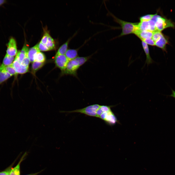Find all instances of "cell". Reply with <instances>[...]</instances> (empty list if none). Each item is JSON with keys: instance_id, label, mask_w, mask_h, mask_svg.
<instances>
[{"instance_id": "31", "label": "cell", "mask_w": 175, "mask_h": 175, "mask_svg": "<svg viewBox=\"0 0 175 175\" xmlns=\"http://www.w3.org/2000/svg\"><path fill=\"white\" fill-rule=\"evenodd\" d=\"M5 1L4 0H0V6L4 4Z\"/></svg>"}, {"instance_id": "24", "label": "cell", "mask_w": 175, "mask_h": 175, "mask_svg": "<svg viewBox=\"0 0 175 175\" xmlns=\"http://www.w3.org/2000/svg\"><path fill=\"white\" fill-rule=\"evenodd\" d=\"M163 35L161 32L157 31L153 32L152 39L155 42Z\"/></svg>"}, {"instance_id": "10", "label": "cell", "mask_w": 175, "mask_h": 175, "mask_svg": "<svg viewBox=\"0 0 175 175\" xmlns=\"http://www.w3.org/2000/svg\"><path fill=\"white\" fill-rule=\"evenodd\" d=\"M153 32L149 30L137 31H135L134 34L142 41L152 38Z\"/></svg>"}, {"instance_id": "9", "label": "cell", "mask_w": 175, "mask_h": 175, "mask_svg": "<svg viewBox=\"0 0 175 175\" xmlns=\"http://www.w3.org/2000/svg\"><path fill=\"white\" fill-rule=\"evenodd\" d=\"M77 33V32H76L72 36L70 37L65 43L60 46L55 56L60 55H65L68 50V45L70 41L76 36Z\"/></svg>"}, {"instance_id": "1", "label": "cell", "mask_w": 175, "mask_h": 175, "mask_svg": "<svg viewBox=\"0 0 175 175\" xmlns=\"http://www.w3.org/2000/svg\"><path fill=\"white\" fill-rule=\"evenodd\" d=\"M95 53L86 57L78 56L75 59L69 61L65 70L62 72V74L70 75L78 78L77 72L78 70L91 58Z\"/></svg>"}, {"instance_id": "26", "label": "cell", "mask_w": 175, "mask_h": 175, "mask_svg": "<svg viewBox=\"0 0 175 175\" xmlns=\"http://www.w3.org/2000/svg\"><path fill=\"white\" fill-rule=\"evenodd\" d=\"M30 62V61L28 58V55H26L21 64L27 67L28 68L29 64Z\"/></svg>"}, {"instance_id": "14", "label": "cell", "mask_w": 175, "mask_h": 175, "mask_svg": "<svg viewBox=\"0 0 175 175\" xmlns=\"http://www.w3.org/2000/svg\"><path fill=\"white\" fill-rule=\"evenodd\" d=\"M12 76L5 70L4 67L0 66V85Z\"/></svg>"}, {"instance_id": "11", "label": "cell", "mask_w": 175, "mask_h": 175, "mask_svg": "<svg viewBox=\"0 0 175 175\" xmlns=\"http://www.w3.org/2000/svg\"><path fill=\"white\" fill-rule=\"evenodd\" d=\"M82 46L81 45L76 49H69L67 50L65 55L69 61L73 60L78 56V51Z\"/></svg>"}, {"instance_id": "20", "label": "cell", "mask_w": 175, "mask_h": 175, "mask_svg": "<svg viewBox=\"0 0 175 175\" xmlns=\"http://www.w3.org/2000/svg\"><path fill=\"white\" fill-rule=\"evenodd\" d=\"M46 45L49 50H53L55 48L54 41L49 34L48 36L47 42Z\"/></svg>"}, {"instance_id": "23", "label": "cell", "mask_w": 175, "mask_h": 175, "mask_svg": "<svg viewBox=\"0 0 175 175\" xmlns=\"http://www.w3.org/2000/svg\"><path fill=\"white\" fill-rule=\"evenodd\" d=\"M154 14H147L142 16L140 18V22L148 21L151 20Z\"/></svg>"}, {"instance_id": "19", "label": "cell", "mask_w": 175, "mask_h": 175, "mask_svg": "<svg viewBox=\"0 0 175 175\" xmlns=\"http://www.w3.org/2000/svg\"><path fill=\"white\" fill-rule=\"evenodd\" d=\"M111 110L110 106L105 105H101L100 106L97 111V117L99 118V116L103 113Z\"/></svg>"}, {"instance_id": "6", "label": "cell", "mask_w": 175, "mask_h": 175, "mask_svg": "<svg viewBox=\"0 0 175 175\" xmlns=\"http://www.w3.org/2000/svg\"><path fill=\"white\" fill-rule=\"evenodd\" d=\"M55 62L57 67L60 69L62 72L65 70L69 61L65 55H61L55 56Z\"/></svg>"}, {"instance_id": "2", "label": "cell", "mask_w": 175, "mask_h": 175, "mask_svg": "<svg viewBox=\"0 0 175 175\" xmlns=\"http://www.w3.org/2000/svg\"><path fill=\"white\" fill-rule=\"evenodd\" d=\"M108 12V14L113 18L114 21L121 26L122 31L118 37L133 33L137 23H133L123 21L117 18L109 12Z\"/></svg>"}, {"instance_id": "7", "label": "cell", "mask_w": 175, "mask_h": 175, "mask_svg": "<svg viewBox=\"0 0 175 175\" xmlns=\"http://www.w3.org/2000/svg\"><path fill=\"white\" fill-rule=\"evenodd\" d=\"M7 46L6 54L13 57L17 55L18 52L16 43L15 40L13 37L10 38Z\"/></svg>"}, {"instance_id": "30", "label": "cell", "mask_w": 175, "mask_h": 175, "mask_svg": "<svg viewBox=\"0 0 175 175\" xmlns=\"http://www.w3.org/2000/svg\"><path fill=\"white\" fill-rule=\"evenodd\" d=\"M171 90L172 91V94L169 95L168 96L173 97L175 98V91L172 89H171Z\"/></svg>"}, {"instance_id": "8", "label": "cell", "mask_w": 175, "mask_h": 175, "mask_svg": "<svg viewBox=\"0 0 175 175\" xmlns=\"http://www.w3.org/2000/svg\"><path fill=\"white\" fill-rule=\"evenodd\" d=\"M13 66L17 73L23 74L27 72L28 68L21 64L16 59H15L12 64Z\"/></svg>"}, {"instance_id": "32", "label": "cell", "mask_w": 175, "mask_h": 175, "mask_svg": "<svg viewBox=\"0 0 175 175\" xmlns=\"http://www.w3.org/2000/svg\"><path fill=\"white\" fill-rule=\"evenodd\" d=\"M40 172H41V171L38 172L37 173H35L32 174H30L26 175H37L39 173H40Z\"/></svg>"}, {"instance_id": "15", "label": "cell", "mask_w": 175, "mask_h": 175, "mask_svg": "<svg viewBox=\"0 0 175 175\" xmlns=\"http://www.w3.org/2000/svg\"><path fill=\"white\" fill-rule=\"evenodd\" d=\"M38 44L30 48L28 52V56L30 62L35 61V57L36 54L40 52L38 47Z\"/></svg>"}, {"instance_id": "28", "label": "cell", "mask_w": 175, "mask_h": 175, "mask_svg": "<svg viewBox=\"0 0 175 175\" xmlns=\"http://www.w3.org/2000/svg\"><path fill=\"white\" fill-rule=\"evenodd\" d=\"M142 41H144L147 44H148L151 46L155 45V42L152 38L145 39Z\"/></svg>"}, {"instance_id": "18", "label": "cell", "mask_w": 175, "mask_h": 175, "mask_svg": "<svg viewBox=\"0 0 175 175\" xmlns=\"http://www.w3.org/2000/svg\"><path fill=\"white\" fill-rule=\"evenodd\" d=\"M44 62H41L37 61H34L33 62L32 66V69L33 72L35 73L44 65Z\"/></svg>"}, {"instance_id": "3", "label": "cell", "mask_w": 175, "mask_h": 175, "mask_svg": "<svg viewBox=\"0 0 175 175\" xmlns=\"http://www.w3.org/2000/svg\"><path fill=\"white\" fill-rule=\"evenodd\" d=\"M152 19L155 22L157 31L161 32L166 28L174 27L173 23L170 20L158 15L157 13L155 14Z\"/></svg>"}, {"instance_id": "17", "label": "cell", "mask_w": 175, "mask_h": 175, "mask_svg": "<svg viewBox=\"0 0 175 175\" xmlns=\"http://www.w3.org/2000/svg\"><path fill=\"white\" fill-rule=\"evenodd\" d=\"M24 156L22 157L18 164L14 168H12L10 171L9 175H20V164L22 161Z\"/></svg>"}, {"instance_id": "13", "label": "cell", "mask_w": 175, "mask_h": 175, "mask_svg": "<svg viewBox=\"0 0 175 175\" xmlns=\"http://www.w3.org/2000/svg\"><path fill=\"white\" fill-rule=\"evenodd\" d=\"M155 45L161 48L164 51H166V45L168 41L163 35L155 42Z\"/></svg>"}, {"instance_id": "25", "label": "cell", "mask_w": 175, "mask_h": 175, "mask_svg": "<svg viewBox=\"0 0 175 175\" xmlns=\"http://www.w3.org/2000/svg\"><path fill=\"white\" fill-rule=\"evenodd\" d=\"M49 33L47 32L44 33L40 43L44 45H46L47 42Z\"/></svg>"}, {"instance_id": "12", "label": "cell", "mask_w": 175, "mask_h": 175, "mask_svg": "<svg viewBox=\"0 0 175 175\" xmlns=\"http://www.w3.org/2000/svg\"><path fill=\"white\" fill-rule=\"evenodd\" d=\"M141 43L143 49L146 56V59L145 64H146L148 66L149 65L153 63L154 61L150 56L148 44L143 41H142Z\"/></svg>"}, {"instance_id": "27", "label": "cell", "mask_w": 175, "mask_h": 175, "mask_svg": "<svg viewBox=\"0 0 175 175\" xmlns=\"http://www.w3.org/2000/svg\"><path fill=\"white\" fill-rule=\"evenodd\" d=\"M38 47L40 51H49L46 45H44L40 43L38 45Z\"/></svg>"}, {"instance_id": "16", "label": "cell", "mask_w": 175, "mask_h": 175, "mask_svg": "<svg viewBox=\"0 0 175 175\" xmlns=\"http://www.w3.org/2000/svg\"><path fill=\"white\" fill-rule=\"evenodd\" d=\"M14 59V57L10 56L6 54L0 66L5 67L11 65L13 63Z\"/></svg>"}, {"instance_id": "33", "label": "cell", "mask_w": 175, "mask_h": 175, "mask_svg": "<svg viewBox=\"0 0 175 175\" xmlns=\"http://www.w3.org/2000/svg\"><path fill=\"white\" fill-rule=\"evenodd\" d=\"M11 166L10 167V168H9V169L8 171V172L7 174V175H9V174L10 173V171L11 169Z\"/></svg>"}, {"instance_id": "22", "label": "cell", "mask_w": 175, "mask_h": 175, "mask_svg": "<svg viewBox=\"0 0 175 175\" xmlns=\"http://www.w3.org/2000/svg\"><path fill=\"white\" fill-rule=\"evenodd\" d=\"M4 67L5 70L12 76L17 75L18 74L14 68L12 64L9 66Z\"/></svg>"}, {"instance_id": "29", "label": "cell", "mask_w": 175, "mask_h": 175, "mask_svg": "<svg viewBox=\"0 0 175 175\" xmlns=\"http://www.w3.org/2000/svg\"><path fill=\"white\" fill-rule=\"evenodd\" d=\"M10 167L8 168L5 170L0 172V175H7Z\"/></svg>"}, {"instance_id": "5", "label": "cell", "mask_w": 175, "mask_h": 175, "mask_svg": "<svg viewBox=\"0 0 175 175\" xmlns=\"http://www.w3.org/2000/svg\"><path fill=\"white\" fill-rule=\"evenodd\" d=\"M99 118L110 125L114 124L117 121L116 117L111 110L103 113Z\"/></svg>"}, {"instance_id": "4", "label": "cell", "mask_w": 175, "mask_h": 175, "mask_svg": "<svg viewBox=\"0 0 175 175\" xmlns=\"http://www.w3.org/2000/svg\"><path fill=\"white\" fill-rule=\"evenodd\" d=\"M100 106L101 105L98 104H95L88 106L83 108L66 112L69 113H80L89 116L97 117V111Z\"/></svg>"}, {"instance_id": "21", "label": "cell", "mask_w": 175, "mask_h": 175, "mask_svg": "<svg viewBox=\"0 0 175 175\" xmlns=\"http://www.w3.org/2000/svg\"><path fill=\"white\" fill-rule=\"evenodd\" d=\"M45 58L44 54L40 52H37L35 57V61H37L41 62H44Z\"/></svg>"}]
</instances>
